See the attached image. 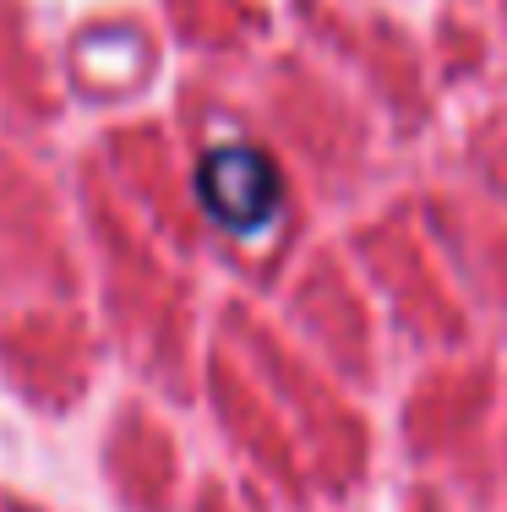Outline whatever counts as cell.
Wrapping results in <instances>:
<instances>
[{
    "instance_id": "6da1fadb",
    "label": "cell",
    "mask_w": 507,
    "mask_h": 512,
    "mask_svg": "<svg viewBox=\"0 0 507 512\" xmlns=\"http://www.w3.org/2000/svg\"><path fill=\"white\" fill-rule=\"evenodd\" d=\"M197 197L229 235H257L279 218L284 180L262 148L251 142H219L213 153H202L197 164Z\"/></svg>"
}]
</instances>
